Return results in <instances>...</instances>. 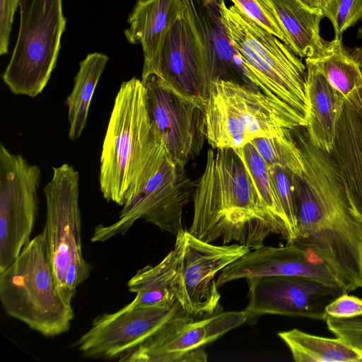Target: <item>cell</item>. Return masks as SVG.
<instances>
[{
  "mask_svg": "<svg viewBox=\"0 0 362 362\" xmlns=\"http://www.w3.org/2000/svg\"><path fill=\"white\" fill-rule=\"evenodd\" d=\"M304 170L295 175L298 234L293 243L315 252L343 289L362 288V223L351 213L331 153L293 129Z\"/></svg>",
  "mask_w": 362,
  "mask_h": 362,
  "instance_id": "6da1fadb",
  "label": "cell"
},
{
  "mask_svg": "<svg viewBox=\"0 0 362 362\" xmlns=\"http://www.w3.org/2000/svg\"><path fill=\"white\" fill-rule=\"evenodd\" d=\"M189 231L199 239L231 242L252 250L271 234L284 231L269 211L240 156L232 148H210L202 175L194 184Z\"/></svg>",
  "mask_w": 362,
  "mask_h": 362,
  "instance_id": "7a4b0ae2",
  "label": "cell"
},
{
  "mask_svg": "<svg viewBox=\"0 0 362 362\" xmlns=\"http://www.w3.org/2000/svg\"><path fill=\"white\" fill-rule=\"evenodd\" d=\"M171 157L146 110L141 79L122 82L116 95L100 158L103 197L129 202Z\"/></svg>",
  "mask_w": 362,
  "mask_h": 362,
  "instance_id": "3957f363",
  "label": "cell"
},
{
  "mask_svg": "<svg viewBox=\"0 0 362 362\" xmlns=\"http://www.w3.org/2000/svg\"><path fill=\"white\" fill-rule=\"evenodd\" d=\"M221 21L253 83L265 95L307 122V69L275 35L259 26L233 4L219 0Z\"/></svg>",
  "mask_w": 362,
  "mask_h": 362,
  "instance_id": "277c9868",
  "label": "cell"
},
{
  "mask_svg": "<svg viewBox=\"0 0 362 362\" xmlns=\"http://www.w3.org/2000/svg\"><path fill=\"white\" fill-rule=\"evenodd\" d=\"M0 300L8 316L43 336L55 337L69 329L74 309L58 290L42 232L0 271Z\"/></svg>",
  "mask_w": 362,
  "mask_h": 362,
  "instance_id": "5b68a950",
  "label": "cell"
},
{
  "mask_svg": "<svg viewBox=\"0 0 362 362\" xmlns=\"http://www.w3.org/2000/svg\"><path fill=\"white\" fill-rule=\"evenodd\" d=\"M204 110L206 138L214 149L235 150L255 138L282 136L307 124L261 91L222 80L211 83Z\"/></svg>",
  "mask_w": 362,
  "mask_h": 362,
  "instance_id": "8992f818",
  "label": "cell"
},
{
  "mask_svg": "<svg viewBox=\"0 0 362 362\" xmlns=\"http://www.w3.org/2000/svg\"><path fill=\"white\" fill-rule=\"evenodd\" d=\"M52 170L51 180L42 189L46 201L42 233L58 290L71 303L78 287L92 270L82 252L80 176L69 163L53 167Z\"/></svg>",
  "mask_w": 362,
  "mask_h": 362,
  "instance_id": "52a82bcc",
  "label": "cell"
},
{
  "mask_svg": "<svg viewBox=\"0 0 362 362\" xmlns=\"http://www.w3.org/2000/svg\"><path fill=\"white\" fill-rule=\"evenodd\" d=\"M16 45L2 79L15 95L35 98L56 67L66 28L62 0H20Z\"/></svg>",
  "mask_w": 362,
  "mask_h": 362,
  "instance_id": "ba28073f",
  "label": "cell"
},
{
  "mask_svg": "<svg viewBox=\"0 0 362 362\" xmlns=\"http://www.w3.org/2000/svg\"><path fill=\"white\" fill-rule=\"evenodd\" d=\"M194 186L185 166L170 157L138 193L122 206L117 221L95 228L90 241L103 243L124 235L141 218L176 236L184 230L182 214L193 197Z\"/></svg>",
  "mask_w": 362,
  "mask_h": 362,
  "instance_id": "9c48e42d",
  "label": "cell"
},
{
  "mask_svg": "<svg viewBox=\"0 0 362 362\" xmlns=\"http://www.w3.org/2000/svg\"><path fill=\"white\" fill-rule=\"evenodd\" d=\"M175 237L180 248L173 283L176 301L193 317L212 315L221 310L215 276L250 250L238 243L217 245L207 243L189 230H182Z\"/></svg>",
  "mask_w": 362,
  "mask_h": 362,
  "instance_id": "30bf717a",
  "label": "cell"
},
{
  "mask_svg": "<svg viewBox=\"0 0 362 362\" xmlns=\"http://www.w3.org/2000/svg\"><path fill=\"white\" fill-rule=\"evenodd\" d=\"M38 165L0 145V271L30 240L39 209Z\"/></svg>",
  "mask_w": 362,
  "mask_h": 362,
  "instance_id": "8fae6325",
  "label": "cell"
},
{
  "mask_svg": "<svg viewBox=\"0 0 362 362\" xmlns=\"http://www.w3.org/2000/svg\"><path fill=\"white\" fill-rule=\"evenodd\" d=\"M141 80L152 123L172 158L185 166L200 154L206 140L204 104L177 92L156 74Z\"/></svg>",
  "mask_w": 362,
  "mask_h": 362,
  "instance_id": "7c38bea8",
  "label": "cell"
},
{
  "mask_svg": "<svg viewBox=\"0 0 362 362\" xmlns=\"http://www.w3.org/2000/svg\"><path fill=\"white\" fill-rule=\"evenodd\" d=\"M247 320V315L244 310L221 309L212 315H189L165 326L118 361L205 362L208 359L205 347Z\"/></svg>",
  "mask_w": 362,
  "mask_h": 362,
  "instance_id": "4fadbf2b",
  "label": "cell"
},
{
  "mask_svg": "<svg viewBox=\"0 0 362 362\" xmlns=\"http://www.w3.org/2000/svg\"><path fill=\"white\" fill-rule=\"evenodd\" d=\"M187 316L177 302L169 308L143 307L133 300L116 312L96 317L77 346L87 358H119L165 326Z\"/></svg>",
  "mask_w": 362,
  "mask_h": 362,
  "instance_id": "5bb4252c",
  "label": "cell"
},
{
  "mask_svg": "<svg viewBox=\"0 0 362 362\" xmlns=\"http://www.w3.org/2000/svg\"><path fill=\"white\" fill-rule=\"evenodd\" d=\"M247 320L262 315H280L324 320L325 307L346 293L300 276H266L246 279Z\"/></svg>",
  "mask_w": 362,
  "mask_h": 362,
  "instance_id": "9a60e30c",
  "label": "cell"
},
{
  "mask_svg": "<svg viewBox=\"0 0 362 362\" xmlns=\"http://www.w3.org/2000/svg\"><path fill=\"white\" fill-rule=\"evenodd\" d=\"M266 276L305 277L344 291L319 256L294 243L281 247L263 245L250 250L220 272L216 284L219 288L238 279Z\"/></svg>",
  "mask_w": 362,
  "mask_h": 362,
  "instance_id": "2e32d148",
  "label": "cell"
},
{
  "mask_svg": "<svg viewBox=\"0 0 362 362\" xmlns=\"http://www.w3.org/2000/svg\"><path fill=\"white\" fill-rule=\"evenodd\" d=\"M150 74L180 94L205 104L209 86L202 49L183 14L170 30L157 60L141 76Z\"/></svg>",
  "mask_w": 362,
  "mask_h": 362,
  "instance_id": "e0dca14e",
  "label": "cell"
},
{
  "mask_svg": "<svg viewBox=\"0 0 362 362\" xmlns=\"http://www.w3.org/2000/svg\"><path fill=\"white\" fill-rule=\"evenodd\" d=\"M331 154L351 211L362 223V86L344 98Z\"/></svg>",
  "mask_w": 362,
  "mask_h": 362,
  "instance_id": "ac0fdd59",
  "label": "cell"
},
{
  "mask_svg": "<svg viewBox=\"0 0 362 362\" xmlns=\"http://www.w3.org/2000/svg\"><path fill=\"white\" fill-rule=\"evenodd\" d=\"M182 14L180 0L136 1L127 20L129 27L124 33L129 43L142 47V71L157 60L170 30Z\"/></svg>",
  "mask_w": 362,
  "mask_h": 362,
  "instance_id": "d6986e66",
  "label": "cell"
},
{
  "mask_svg": "<svg viewBox=\"0 0 362 362\" xmlns=\"http://www.w3.org/2000/svg\"><path fill=\"white\" fill-rule=\"evenodd\" d=\"M305 66L308 103L306 133L314 146L331 153L344 98L313 64L305 60Z\"/></svg>",
  "mask_w": 362,
  "mask_h": 362,
  "instance_id": "ffe728a7",
  "label": "cell"
},
{
  "mask_svg": "<svg viewBox=\"0 0 362 362\" xmlns=\"http://www.w3.org/2000/svg\"><path fill=\"white\" fill-rule=\"evenodd\" d=\"M286 35L288 46L299 57H312L323 47L320 25L325 17L300 0H269Z\"/></svg>",
  "mask_w": 362,
  "mask_h": 362,
  "instance_id": "44dd1931",
  "label": "cell"
},
{
  "mask_svg": "<svg viewBox=\"0 0 362 362\" xmlns=\"http://www.w3.org/2000/svg\"><path fill=\"white\" fill-rule=\"evenodd\" d=\"M180 248L174 249L156 265L140 269L128 281L129 291L136 294L133 299L143 307L169 308L176 301L173 283L177 272Z\"/></svg>",
  "mask_w": 362,
  "mask_h": 362,
  "instance_id": "7402d4cb",
  "label": "cell"
},
{
  "mask_svg": "<svg viewBox=\"0 0 362 362\" xmlns=\"http://www.w3.org/2000/svg\"><path fill=\"white\" fill-rule=\"evenodd\" d=\"M108 59L105 54L93 52L79 63L73 89L66 100L71 140L78 139L86 127L92 98Z\"/></svg>",
  "mask_w": 362,
  "mask_h": 362,
  "instance_id": "603a6c76",
  "label": "cell"
},
{
  "mask_svg": "<svg viewBox=\"0 0 362 362\" xmlns=\"http://www.w3.org/2000/svg\"><path fill=\"white\" fill-rule=\"evenodd\" d=\"M296 362H362V352L339 338L308 334L296 328L278 333Z\"/></svg>",
  "mask_w": 362,
  "mask_h": 362,
  "instance_id": "cb8c5ba5",
  "label": "cell"
},
{
  "mask_svg": "<svg viewBox=\"0 0 362 362\" xmlns=\"http://www.w3.org/2000/svg\"><path fill=\"white\" fill-rule=\"evenodd\" d=\"M305 60L313 64L344 98L362 86L361 68L344 46L341 35H335L332 40H325L321 50Z\"/></svg>",
  "mask_w": 362,
  "mask_h": 362,
  "instance_id": "d4e9b609",
  "label": "cell"
},
{
  "mask_svg": "<svg viewBox=\"0 0 362 362\" xmlns=\"http://www.w3.org/2000/svg\"><path fill=\"white\" fill-rule=\"evenodd\" d=\"M235 151L242 158L260 199L269 211L282 226L284 231L283 238L286 239V233L283 216L269 173V165L250 143Z\"/></svg>",
  "mask_w": 362,
  "mask_h": 362,
  "instance_id": "484cf974",
  "label": "cell"
},
{
  "mask_svg": "<svg viewBox=\"0 0 362 362\" xmlns=\"http://www.w3.org/2000/svg\"><path fill=\"white\" fill-rule=\"evenodd\" d=\"M269 166L285 168L298 176L304 170L300 148L292 131L282 136L258 137L250 142Z\"/></svg>",
  "mask_w": 362,
  "mask_h": 362,
  "instance_id": "4316f807",
  "label": "cell"
},
{
  "mask_svg": "<svg viewBox=\"0 0 362 362\" xmlns=\"http://www.w3.org/2000/svg\"><path fill=\"white\" fill-rule=\"evenodd\" d=\"M276 197L283 216L286 244H291L297 237V218L295 174L278 165L269 166Z\"/></svg>",
  "mask_w": 362,
  "mask_h": 362,
  "instance_id": "83f0119b",
  "label": "cell"
},
{
  "mask_svg": "<svg viewBox=\"0 0 362 362\" xmlns=\"http://www.w3.org/2000/svg\"><path fill=\"white\" fill-rule=\"evenodd\" d=\"M230 1L259 26L288 45L286 35L269 0Z\"/></svg>",
  "mask_w": 362,
  "mask_h": 362,
  "instance_id": "f1b7e54d",
  "label": "cell"
},
{
  "mask_svg": "<svg viewBox=\"0 0 362 362\" xmlns=\"http://www.w3.org/2000/svg\"><path fill=\"white\" fill-rule=\"evenodd\" d=\"M322 11L331 22L334 34L342 35L362 19V0H329Z\"/></svg>",
  "mask_w": 362,
  "mask_h": 362,
  "instance_id": "f546056e",
  "label": "cell"
},
{
  "mask_svg": "<svg viewBox=\"0 0 362 362\" xmlns=\"http://www.w3.org/2000/svg\"><path fill=\"white\" fill-rule=\"evenodd\" d=\"M325 322L336 337L362 352V315L350 318L327 317Z\"/></svg>",
  "mask_w": 362,
  "mask_h": 362,
  "instance_id": "4dcf8cb0",
  "label": "cell"
},
{
  "mask_svg": "<svg viewBox=\"0 0 362 362\" xmlns=\"http://www.w3.org/2000/svg\"><path fill=\"white\" fill-rule=\"evenodd\" d=\"M327 317L350 318L362 315V299L344 293L332 300L325 310Z\"/></svg>",
  "mask_w": 362,
  "mask_h": 362,
  "instance_id": "1f68e13d",
  "label": "cell"
},
{
  "mask_svg": "<svg viewBox=\"0 0 362 362\" xmlns=\"http://www.w3.org/2000/svg\"><path fill=\"white\" fill-rule=\"evenodd\" d=\"M20 0H0V54L8 53L14 13Z\"/></svg>",
  "mask_w": 362,
  "mask_h": 362,
  "instance_id": "d6a6232c",
  "label": "cell"
},
{
  "mask_svg": "<svg viewBox=\"0 0 362 362\" xmlns=\"http://www.w3.org/2000/svg\"><path fill=\"white\" fill-rule=\"evenodd\" d=\"M312 8L322 11L329 0H300Z\"/></svg>",
  "mask_w": 362,
  "mask_h": 362,
  "instance_id": "836d02e7",
  "label": "cell"
},
{
  "mask_svg": "<svg viewBox=\"0 0 362 362\" xmlns=\"http://www.w3.org/2000/svg\"><path fill=\"white\" fill-rule=\"evenodd\" d=\"M351 55L358 62L362 72V46L349 49Z\"/></svg>",
  "mask_w": 362,
  "mask_h": 362,
  "instance_id": "e575fe53",
  "label": "cell"
},
{
  "mask_svg": "<svg viewBox=\"0 0 362 362\" xmlns=\"http://www.w3.org/2000/svg\"><path fill=\"white\" fill-rule=\"evenodd\" d=\"M357 38L362 40V27L359 28L357 31Z\"/></svg>",
  "mask_w": 362,
  "mask_h": 362,
  "instance_id": "d590c367",
  "label": "cell"
},
{
  "mask_svg": "<svg viewBox=\"0 0 362 362\" xmlns=\"http://www.w3.org/2000/svg\"><path fill=\"white\" fill-rule=\"evenodd\" d=\"M219 1V0H218Z\"/></svg>",
  "mask_w": 362,
  "mask_h": 362,
  "instance_id": "8d00e7d4",
  "label": "cell"
}]
</instances>
